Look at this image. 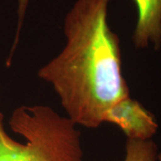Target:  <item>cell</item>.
I'll return each instance as SVG.
<instances>
[{
  "label": "cell",
  "mask_w": 161,
  "mask_h": 161,
  "mask_svg": "<svg viewBox=\"0 0 161 161\" xmlns=\"http://www.w3.org/2000/svg\"><path fill=\"white\" fill-rule=\"evenodd\" d=\"M112 1L75 0L64 21V46L38 72L76 126L98 128L114 105L130 97L119 39L108 21Z\"/></svg>",
  "instance_id": "obj_1"
},
{
  "label": "cell",
  "mask_w": 161,
  "mask_h": 161,
  "mask_svg": "<svg viewBox=\"0 0 161 161\" xmlns=\"http://www.w3.org/2000/svg\"><path fill=\"white\" fill-rule=\"evenodd\" d=\"M6 132L0 112V161H84L80 132L66 116L43 105H23L12 114Z\"/></svg>",
  "instance_id": "obj_2"
},
{
  "label": "cell",
  "mask_w": 161,
  "mask_h": 161,
  "mask_svg": "<svg viewBox=\"0 0 161 161\" xmlns=\"http://www.w3.org/2000/svg\"><path fill=\"white\" fill-rule=\"evenodd\" d=\"M105 123L117 125L128 140H151L158 130L152 114L131 97L114 105L105 115Z\"/></svg>",
  "instance_id": "obj_3"
},
{
  "label": "cell",
  "mask_w": 161,
  "mask_h": 161,
  "mask_svg": "<svg viewBox=\"0 0 161 161\" xmlns=\"http://www.w3.org/2000/svg\"><path fill=\"white\" fill-rule=\"evenodd\" d=\"M137 8V23L132 35L138 48L161 45V0H133Z\"/></svg>",
  "instance_id": "obj_4"
},
{
  "label": "cell",
  "mask_w": 161,
  "mask_h": 161,
  "mask_svg": "<svg viewBox=\"0 0 161 161\" xmlns=\"http://www.w3.org/2000/svg\"><path fill=\"white\" fill-rule=\"evenodd\" d=\"M158 150L151 140H127L124 161H157Z\"/></svg>",
  "instance_id": "obj_5"
},
{
  "label": "cell",
  "mask_w": 161,
  "mask_h": 161,
  "mask_svg": "<svg viewBox=\"0 0 161 161\" xmlns=\"http://www.w3.org/2000/svg\"><path fill=\"white\" fill-rule=\"evenodd\" d=\"M30 2H31V0H17V27H16V33H15V37H14V44H13V47H12L11 53H10V55L8 57L7 64L11 63L13 55L15 52V48L17 47L18 42H19V37H20V33H21L22 28H23L24 19H25V15H26V13H27V9L29 7Z\"/></svg>",
  "instance_id": "obj_6"
},
{
  "label": "cell",
  "mask_w": 161,
  "mask_h": 161,
  "mask_svg": "<svg viewBox=\"0 0 161 161\" xmlns=\"http://www.w3.org/2000/svg\"><path fill=\"white\" fill-rule=\"evenodd\" d=\"M158 160L161 161V153H160V154H158Z\"/></svg>",
  "instance_id": "obj_7"
}]
</instances>
